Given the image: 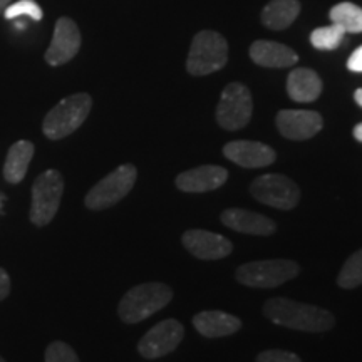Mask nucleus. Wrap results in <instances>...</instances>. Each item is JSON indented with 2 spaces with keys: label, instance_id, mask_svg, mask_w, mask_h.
<instances>
[{
  "label": "nucleus",
  "instance_id": "nucleus-21",
  "mask_svg": "<svg viewBox=\"0 0 362 362\" xmlns=\"http://www.w3.org/2000/svg\"><path fill=\"white\" fill-rule=\"evenodd\" d=\"M300 13L298 0H270L262 11L260 21L272 30H284L293 24Z\"/></svg>",
  "mask_w": 362,
  "mask_h": 362
},
{
  "label": "nucleus",
  "instance_id": "nucleus-7",
  "mask_svg": "<svg viewBox=\"0 0 362 362\" xmlns=\"http://www.w3.org/2000/svg\"><path fill=\"white\" fill-rule=\"evenodd\" d=\"M64 193V178L57 170H47L33 185V205L29 218L34 225L45 226L56 216Z\"/></svg>",
  "mask_w": 362,
  "mask_h": 362
},
{
  "label": "nucleus",
  "instance_id": "nucleus-33",
  "mask_svg": "<svg viewBox=\"0 0 362 362\" xmlns=\"http://www.w3.org/2000/svg\"><path fill=\"white\" fill-rule=\"evenodd\" d=\"M0 362H6V359H4V357H0Z\"/></svg>",
  "mask_w": 362,
  "mask_h": 362
},
{
  "label": "nucleus",
  "instance_id": "nucleus-17",
  "mask_svg": "<svg viewBox=\"0 0 362 362\" xmlns=\"http://www.w3.org/2000/svg\"><path fill=\"white\" fill-rule=\"evenodd\" d=\"M250 57L255 64L262 67H274V69L292 67L298 61L297 52L293 49L284 44L272 42V40H255L250 45Z\"/></svg>",
  "mask_w": 362,
  "mask_h": 362
},
{
  "label": "nucleus",
  "instance_id": "nucleus-29",
  "mask_svg": "<svg viewBox=\"0 0 362 362\" xmlns=\"http://www.w3.org/2000/svg\"><path fill=\"white\" fill-rule=\"evenodd\" d=\"M11 293V277L4 269H0V300H4Z\"/></svg>",
  "mask_w": 362,
  "mask_h": 362
},
{
  "label": "nucleus",
  "instance_id": "nucleus-27",
  "mask_svg": "<svg viewBox=\"0 0 362 362\" xmlns=\"http://www.w3.org/2000/svg\"><path fill=\"white\" fill-rule=\"evenodd\" d=\"M257 362H302L300 357L293 352L282 349H269L257 356Z\"/></svg>",
  "mask_w": 362,
  "mask_h": 362
},
{
  "label": "nucleus",
  "instance_id": "nucleus-25",
  "mask_svg": "<svg viewBox=\"0 0 362 362\" xmlns=\"http://www.w3.org/2000/svg\"><path fill=\"white\" fill-rule=\"evenodd\" d=\"M21 16H25V17H30V19L39 22L42 21V8L35 0H19V2H12L11 6L6 8V12H4V17L8 21L12 19H17V17Z\"/></svg>",
  "mask_w": 362,
  "mask_h": 362
},
{
  "label": "nucleus",
  "instance_id": "nucleus-1",
  "mask_svg": "<svg viewBox=\"0 0 362 362\" xmlns=\"http://www.w3.org/2000/svg\"><path fill=\"white\" fill-rule=\"evenodd\" d=\"M264 314L270 322L302 332H327L336 325V317L329 310L285 297H275L265 302Z\"/></svg>",
  "mask_w": 362,
  "mask_h": 362
},
{
  "label": "nucleus",
  "instance_id": "nucleus-19",
  "mask_svg": "<svg viewBox=\"0 0 362 362\" xmlns=\"http://www.w3.org/2000/svg\"><path fill=\"white\" fill-rule=\"evenodd\" d=\"M287 93L296 103H314L322 93V79L315 71L297 67L287 78Z\"/></svg>",
  "mask_w": 362,
  "mask_h": 362
},
{
  "label": "nucleus",
  "instance_id": "nucleus-32",
  "mask_svg": "<svg viewBox=\"0 0 362 362\" xmlns=\"http://www.w3.org/2000/svg\"><path fill=\"white\" fill-rule=\"evenodd\" d=\"M354 99H356V103L359 104V106L362 107V88L356 90V93H354Z\"/></svg>",
  "mask_w": 362,
  "mask_h": 362
},
{
  "label": "nucleus",
  "instance_id": "nucleus-31",
  "mask_svg": "<svg viewBox=\"0 0 362 362\" xmlns=\"http://www.w3.org/2000/svg\"><path fill=\"white\" fill-rule=\"evenodd\" d=\"M13 0H0V16H2L4 12H6V8L11 6Z\"/></svg>",
  "mask_w": 362,
  "mask_h": 362
},
{
  "label": "nucleus",
  "instance_id": "nucleus-2",
  "mask_svg": "<svg viewBox=\"0 0 362 362\" xmlns=\"http://www.w3.org/2000/svg\"><path fill=\"white\" fill-rule=\"evenodd\" d=\"M173 298V291L166 284H139L124 293L117 305V315L124 324H139L148 317L165 309Z\"/></svg>",
  "mask_w": 362,
  "mask_h": 362
},
{
  "label": "nucleus",
  "instance_id": "nucleus-22",
  "mask_svg": "<svg viewBox=\"0 0 362 362\" xmlns=\"http://www.w3.org/2000/svg\"><path fill=\"white\" fill-rule=\"evenodd\" d=\"M332 24L341 25L344 30L351 34L362 33V8L352 2H341L330 8L329 13Z\"/></svg>",
  "mask_w": 362,
  "mask_h": 362
},
{
  "label": "nucleus",
  "instance_id": "nucleus-12",
  "mask_svg": "<svg viewBox=\"0 0 362 362\" xmlns=\"http://www.w3.org/2000/svg\"><path fill=\"white\" fill-rule=\"evenodd\" d=\"M81 49V33L76 22L69 17H61L56 22L52 42L45 52L49 66H62L76 57Z\"/></svg>",
  "mask_w": 362,
  "mask_h": 362
},
{
  "label": "nucleus",
  "instance_id": "nucleus-5",
  "mask_svg": "<svg viewBox=\"0 0 362 362\" xmlns=\"http://www.w3.org/2000/svg\"><path fill=\"white\" fill-rule=\"evenodd\" d=\"M136 178H138V170L134 165L126 163V165L117 166L112 173L104 176L89 189L84 198V205L94 211L111 208L133 189Z\"/></svg>",
  "mask_w": 362,
  "mask_h": 362
},
{
  "label": "nucleus",
  "instance_id": "nucleus-9",
  "mask_svg": "<svg viewBox=\"0 0 362 362\" xmlns=\"http://www.w3.org/2000/svg\"><path fill=\"white\" fill-rule=\"evenodd\" d=\"M250 193L257 202L277 210H292L300 202V188L288 176L270 173L253 180Z\"/></svg>",
  "mask_w": 362,
  "mask_h": 362
},
{
  "label": "nucleus",
  "instance_id": "nucleus-11",
  "mask_svg": "<svg viewBox=\"0 0 362 362\" xmlns=\"http://www.w3.org/2000/svg\"><path fill=\"white\" fill-rule=\"evenodd\" d=\"M279 133L287 139L293 141H305L322 129L324 119L319 112L307 110H282L279 111L277 117Z\"/></svg>",
  "mask_w": 362,
  "mask_h": 362
},
{
  "label": "nucleus",
  "instance_id": "nucleus-28",
  "mask_svg": "<svg viewBox=\"0 0 362 362\" xmlns=\"http://www.w3.org/2000/svg\"><path fill=\"white\" fill-rule=\"evenodd\" d=\"M347 67L352 72H362V45L351 54L349 61H347Z\"/></svg>",
  "mask_w": 362,
  "mask_h": 362
},
{
  "label": "nucleus",
  "instance_id": "nucleus-3",
  "mask_svg": "<svg viewBox=\"0 0 362 362\" xmlns=\"http://www.w3.org/2000/svg\"><path fill=\"white\" fill-rule=\"evenodd\" d=\"M93 107V99L88 93L72 94L57 103L44 117L42 131L49 139L66 138L81 128Z\"/></svg>",
  "mask_w": 362,
  "mask_h": 362
},
{
  "label": "nucleus",
  "instance_id": "nucleus-10",
  "mask_svg": "<svg viewBox=\"0 0 362 362\" xmlns=\"http://www.w3.org/2000/svg\"><path fill=\"white\" fill-rule=\"evenodd\" d=\"M185 337L183 324L166 319L149 329L138 344V352L144 359H160L173 352Z\"/></svg>",
  "mask_w": 362,
  "mask_h": 362
},
{
  "label": "nucleus",
  "instance_id": "nucleus-30",
  "mask_svg": "<svg viewBox=\"0 0 362 362\" xmlns=\"http://www.w3.org/2000/svg\"><path fill=\"white\" fill-rule=\"evenodd\" d=\"M352 134H354V138L357 139V141L362 143V123H359L354 128V131H352Z\"/></svg>",
  "mask_w": 362,
  "mask_h": 362
},
{
  "label": "nucleus",
  "instance_id": "nucleus-18",
  "mask_svg": "<svg viewBox=\"0 0 362 362\" xmlns=\"http://www.w3.org/2000/svg\"><path fill=\"white\" fill-rule=\"evenodd\" d=\"M193 325L203 337L216 339L238 332L242 320L221 310H203L193 317Z\"/></svg>",
  "mask_w": 362,
  "mask_h": 362
},
{
  "label": "nucleus",
  "instance_id": "nucleus-8",
  "mask_svg": "<svg viewBox=\"0 0 362 362\" xmlns=\"http://www.w3.org/2000/svg\"><path fill=\"white\" fill-rule=\"evenodd\" d=\"M253 101L250 89L242 83H230L216 106V121L226 131H238L250 123Z\"/></svg>",
  "mask_w": 362,
  "mask_h": 362
},
{
  "label": "nucleus",
  "instance_id": "nucleus-13",
  "mask_svg": "<svg viewBox=\"0 0 362 362\" xmlns=\"http://www.w3.org/2000/svg\"><path fill=\"white\" fill-rule=\"evenodd\" d=\"M181 243L192 255L202 260H220L233 252L228 238L208 230H188L181 237Z\"/></svg>",
  "mask_w": 362,
  "mask_h": 362
},
{
  "label": "nucleus",
  "instance_id": "nucleus-26",
  "mask_svg": "<svg viewBox=\"0 0 362 362\" xmlns=\"http://www.w3.org/2000/svg\"><path fill=\"white\" fill-rule=\"evenodd\" d=\"M45 362H81L76 351L69 344L62 341H54L45 349Z\"/></svg>",
  "mask_w": 362,
  "mask_h": 362
},
{
  "label": "nucleus",
  "instance_id": "nucleus-20",
  "mask_svg": "<svg viewBox=\"0 0 362 362\" xmlns=\"http://www.w3.org/2000/svg\"><path fill=\"white\" fill-rule=\"evenodd\" d=\"M34 156V144L25 139L13 143L8 148L6 165H4V178L7 183L17 185L25 178L27 170H29V163Z\"/></svg>",
  "mask_w": 362,
  "mask_h": 362
},
{
  "label": "nucleus",
  "instance_id": "nucleus-16",
  "mask_svg": "<svg viewBox=\"0 0 362 362\" xmlns=\"http://www.w3.org/2000/svg\"><path fill=\"white\" fill-rule=\"evenodd\" d=\"M220 220L226 228L247 235H259V237H269L277 230V225L269 216L243 208H228L221 214Z\"/></svg>",
  "mask_w": 362,
  "mask_h": 362
},
{
  "label": "nucleus",
  "instance_id": "nucleus-6",
  "mask_svg": "<svg viewBox=\"0 0 362 362\" xmlns=\"http://www.w3.org/2000/svg\"><path fill=\"white\" fill-rule=\"evenodd\" d=\"M300 272L297 262L288 259L260 260L240 265L235 277L242 285L253 288H274L296 279Z\"/></svg>",
  "mask_w": 362,
  "mask_h": 362
},
{
  "label": "nucleus",
  "instance_id": "nucleus-23",
  "mask_svg": "<svg viewBox=\"0 0 362 362\" xmlns=\"http://www.w3.org/2000/svg\"><path fill=\"white\" fill-rule=\"evenodd\" d=\"M337 285L346 291H352L362 285V248L352 253L346 264L342 265L341 272H339Z\"/></svg>",
  "mask_w": 362,
  "mask_h": 362
},
{
  "label": "nucleus",
  "instance_id": "nucleus-4",
  "mask_svg": "<svg viewBox=\"0 0 362 362\" xmlns=\"http://www.w3.org/2000/svg\"><path fill=\"white\" fill-rule=\"evenodd\" d=\"M228 61V42L215 30H202L189 47L187 71L192 76H208L223 69Z\"/></svg>",
  "mask_w": 362,
  "mask_h": 362
},
{
  "label": "nucleus",
  "instance_id": "nucleus-24",
  "mask_svg": "<svg viewBox=\"0 0 362 362\" xmlns=\"http://www.w3.org/2000/svg\"><path fill=\"white\" fill-rule=\"evenodd\" d=\"M344 35H346V30L337 24L319 27L310 34V44L319 51H334L342 44Z\"/></svg>",
  "mask_w": 362,
  "mask_h": 362
},
{
  "label": "nucleus",
  "instance_id": "nucleus-14",
  "mask_svg": "<svg viewBox=\"0 0 362 362\" xmlns=\"http://www.w3.org/2000/svg\"><path fill=\"white\" fill-rule=\"evenodd\" d=\"M226 180H228V171L223 166L203 165L180 173L176 176L175 185L185 193H205L223 187Z\"/></svg>",
  "mask_w": 362,
  "mask_h": 362
},
{
  "label": "nucleus",
  "instance_id": "nucleus-15",
  "mask_svg": "<svg viewBox=\"0 0 362 362\" xmlns=\"http://www.w3.org/2000/svg\"><path fill=\"white\" fill-rule=\"evenodd\" d=\"M223 155L242 168H265L275 161L274 148L259 141H232L223 146Z\"/></svg>",
  "mask_w": 362,
  "mask_h": 362
}]
</instances>
